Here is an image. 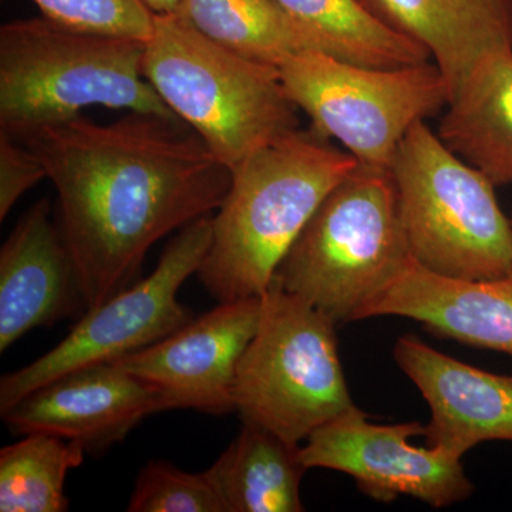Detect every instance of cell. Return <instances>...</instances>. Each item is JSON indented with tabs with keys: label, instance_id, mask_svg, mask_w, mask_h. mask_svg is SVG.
<instances>
[{
	"label": "cell",
	"instance_id": "6da1fadb",
	"mask_svg": "<svg viewBox=\"0 0 512 512\" xmlns=\"http://www.w3.org/2000/svg\"><path fill=\"white\" fill-rule=\"evenodd\" d=\"M16 140L55 185L87 311L133 285L150 248L217 211L231 187V170L194 130L153 114L111 124L77 116Z\"/></svg>",
	"mask_w": 512,
	"mask_h": 512
},
{
	"label": "cell",
	"instance_id": "7a4b0ae2",
	"mask_svg": "<svg viewBox=\"0 0 512 512\" xmlns=\"http://www.w3.org/2000/svg\"><path fill=\"white\" fill-rule=\"evenodd\" d=\"M359 165L313 128L291 131L231 171L197 276L220 302L261 298L330 191Z\"/></svg>",
	"mask_w": 512,
	"mask_h": 512
},
{
	"label": "cell",
	"instance_id": "3957f363",
	"mask_svg": "<svg viewBox=\"0 0 512 512\" xmlns=\"http://www.w3.org/2000/svg\"><path fill=\"white\" fill-rule=\"evenodd\" d=\"M144 42L46 18L0 28V131L18 138L89 107L183 121L143 74Z\"/></svg>",
	"mask_w": 512,
	"mask_h": 512
},
{
	"label": "cell",
	"instance_id": "277c9868",
	"mask_svg": "<svg viewBox=\"0 0 512 512\" xmlns=\"http://www.w3.org/2000/svg\"><path fill=\"white\" fill-rule=\"evenodd\" d=\"M143 74L231 171L299 128L278 67L225 49L175 13H154Z\"/></svg>",
	"mask_w": 512,
	"mask_h": 512
},
{
	"label": "cell",
	"instance_id": "5b68a950",
	"mask_svg": "<svg viewBox=\"0 0 512 512\" xmlns=\"http://www.w3.org/2000/svg\"><path fill=\"white\" fill-rule=\"evenodd\" d=\"M413 261L392 173L359 163L319 205L274 279L336 322H357Z\"/></svg>",
	"mask_w": 512,
	"mask_h": 512
},
{
	"label": "cell",
	"instance_id": "8992f818",
	"mask_svg": "<svg viewBox=\"0 0 512 512\" xmlns=\"http://www.w3.org/2000/svg\"><path fill=\"white\" fill-rule=\"evenodd\" d=\"M414 262L467 281L508 278L512 231L495 185L420 121L390 167Z\"/></svg>",
	"mask_w": 512,
	"mask_h": 512
},
{
	"label": "cell",
	"instance_id": "52a82bcc",
	"mask_svg": "<svg viewBox=\"0 0 512 512\" xmlns=\"http://www.w3.org/2000/svg\"><path fill=\"white\" fill-rule=\"evenodd\" d=\"M258 329L239 360L235 412L301 444L355 406L340 363L336 322L272 279Z\"/></svg>",
	"mask_w": 512,
	"mask_h": 512
},
{
	"label": "cell",
	"instance_id": "ba28073f",
	"mask_svg": "<svg viewBox=\"0 0 512 512\" xmlns=\"http://www.w3.org/2000/svg\"><path fill=\"white\" fill-rule=\"evenodd\" d=\"M279 74L316 133L338 140L360 164L384 170L407 133L450 101L434 62L373 69L308 52L282 64Z\"/></svg>",
	"mask_w": 512,
	"mask_h": 512
},
{
	"label": "cell",
	"instance_id": "9c48e42d",
	"mask_svg": "<svg viewBox=\"0 0 512 512\" xmlns=\"http://www.w3.org/2000/svg\"><path fill=\"white\" fill-rule=\"evenodd\" d=\"M212 217H202L178 232L156 271L106 302L83 313L72 332L23 369L2 377L0 413L57 377L82 367L113 363L173 335L194 319L178 301L184 282L210 249Z\"/></svg>",
	"mask_w": 512,
	"mask_h": 512
},
{
	"label": "cell",
	"instance_id": "30bf717a",
	"mask_svg": "<svg viewBox=\"0 0 512 512\" xmlns=\"http://www.w3.org/2000/svg\"><path fill=\"white\" fill-rule=\"evenodd\" d=\"M426 426L412 421L376 424L352 406L313 431L301 447L305 467L326 468L355 478L357 488L380 503L413 497L434 508L467 500L473 483L463 458L436 447H416Z\"/></svg>",
	"mask_w": 512,
	"mask_h": 512
},
{
	"label": "cell",
	"instance_id": "8fae6325",
	"mask_svg": "<svg viewBox=\"0 0 512 512\" xmlns=\"http://www.w3.org/2000/svg\"><path fill=\"white\" fill-rule=\"evenodd\" d=\"M261 309V298L220 302L173 335L114 363L156 387L167 410L235 412L239 360L258 329Z\"/></svg>",
	"mask_w": 512,
	"mask_h": 512
},
{
	"label": "cell",
	"instance_id": "7c38bea8",
	"mask_svg": "<svg viewBox=\"0 0 512 512\" xmlns=\"http://www.w3.org/2000/svg\"><path fill=\"white\" fill-rule=\"evenodd\" d=\"M167 410L161 393L117 363L73 370L2 412L12 433L55 434L99 453L126 439L151 414Z\"/></svg>",
	"mask_w": 512,
	"mask_h": 512
},
{
	"label": "cell",
	"instance_id": "4fadbf2b",
	"mask_svg": "<svg viewBox=\"0 0 512 512\" xmlns=\"http://www.w3.org/2000/svg\"><path fill=\"white\" fill-rule=\"evenodd\" d=\"M393 356L429 404L427 446L463 458L485 441L512 443V375L467 365L413 335L397 339Z\"/></svg>",
	"mask_w": 512,
	"mask_h": 512
},
{
	"label": "cell",
	"instance_id": "5bb4252c",
	"mask_svg": "<svg viewBox=\"0 0 512 512\" xmlns=\"http://www.w3.org/2000/svg\"><path fill=\"white\" fill-rule=\"evenodd\" d=\"M82 311V285L52 204L37 201L0 251V352L30 330Z\"/></svg>",
	"mask_w": 512,
	"mask_h": 512
},
{
	"label": "cell",
	"instance_id": "9a60e30c",
	"mask_svg": "<svg viewBox=\"0 0 512 512\" xmlns=\"http://www.w3.org/2000/svg\"><path fill=\"white\" fill-rule=\"evenodd\" d=\"M403 316L441 338L512 357V279L467 281L433 274L412 262L367 306L362 320Z\"/></svg>",
	"mask_w": 512,
	"mask_h": 512
},
{
	"label": "cell",
	"instance_id": "2e32d148",
	"mask_svg": "<svg viewBox=\"0 0 512 512\" xmlns=\"http://www.w3.org/2000/svg\"><path fill=\"white\" fill-rule=\"evenodd\" d=\"M359 2L386 28L430 53L446 79L450 100L484 60L512 50V0Z\"/></svg>",
	"mask_w": 512,
	"mask_h": 512
},
{
	"label": "cell",
	"instance_id": "e0dca14e",
	"mask_svg": "<svg viewBox=\"0 0 512 512\" xmlns=\"http://www.w3.org/2000/svg\"><path fill=\"white\" fill-rule=\"evenodd\" d=\"M439 137L495 185H512V50L488 57L451 97Z\"/></svg>",
	"mask_w": 512,
	"mask_h": 512
},
{
	"label": "cell",
	"instance_id": "ac0fdd59",
	"mask_svg": "<svg viewBox=\"0 0 512 512\" xmlns=\"http://www.w3.org/2000/svg\"><path fill=\"white\" fill-rule=\"evenodd\" d=\"M306 470L299 444L258 424L244 423L205 476L225 512H301Z\"/></svg>",
	"mask_w": 512,
	"mask_h": 512
},
{
	"label": "cell",
	"instance_id": "d6986e66",
	"mask_svg": "<svg viewBox=\"0 0 512 512\" xmlns=\"http://www.w3.org/2000/svg\"><path fill=\"white\" fill-rule=\"evenodd\" d=\"M175 15L225 49L278 69L302 53H325L278 0H183Z\"/></svg>",
	"mask_w": 512,
	"mask_h": 512
},
{
	"label": "cell",
	"instance_id": "ffe728a7",
	"mask_svg": "<svg viewBox=\"0 0 512 512\" xmlns=\"http://www.w3.org/2000/svg\"><path fill=\"white\" fill-rule=\"evenodd\" d=\"M278 2L336 59L373 69L433 62L423 46L386 28L359 0Z\"/></svg>",
	"mask_w": 512,
	"mask_h": 512
},
{
	"label": "cell",
	"instance_id": "44dd1931",
	"mask_svg": "<svg viewBox=\"0 0 512 512\" xmlns=\"http://www.w3.org/2000/svg\"><path fill=\"white\" fill-rule=\"evenodd\" d=\"M86 448L55 434L30 433L0 450V511L64 512L67 474L82 466Z\"/></svg>",
	"mask_w": 512,
	"mask_h": 512
},
{
	"label": "cell",
	"instance_id": "7402d4cb",
	"mask_svg": "<svg viewBox=\"0 0 512 512\" xmlns=\"http://www.w3.org/2000/svg\"><path fill=\"white\" fill-rule=\"evenodd\" d=\"M127 511L225 512L205 473H185L165 461H150L140 471Z\"/></svg>",
	"mask_w": 512,
	"mask_h": 512
},
{
	"label": "cell",
	"instance_id": "603a6c76",
	"mask_svg": "<svg viewBox=\"0 0 512 512\" xmlns=\"http://www.w3.org/2000/svg\"><path fill=\"white\" fill-rule=\"evenodd\" d=\"M43 18L80 32L146 42L154 13L143 0H32Z\"/></svg>",
	"mask_w": 512,
	"mask_h": 512
},
{
	"label": "cell",
	"instance_id": "cb8c5ba5",
	"mask_svg": "<svg viewBox=\"0 0 512 512\" xmlns=\"http://www.w3.org/2000/svg\"><path fill=\"white\" fill-rule=\"evenodd\" d=\"M47 178L39 157L9 134L0 131V221L8 217L16 202Z\"/></svg>",
	"mask_w": 512,
	"mask_h": 512
},
{
	"label": "cell",
	"instance_id": "d4e9b609",
	"mask_svg": "<svg viewBox=\"0 0 512 512\" xmlns=\"http://www.w3.org/2000/svg\"><path fill=\"white\" fill-rule=\"evenodd\" d=\"M143 2L156 15H167V13L177 12L183 0H143Z\"/></svg>",
	"mask_w": 512,
	"mask_h": 512
},
{
	"label": "cell",
	"instance_id": "484cf974",
	"mask_svg": "<svg viewBox=\"0 0 512 512\" xmlns=\"http://www.w3.org/2000/svg\"><path fill=\"white\" fill-rule=\"evenodd\" d=\"M510 222H511V231H512V215H511V218H510ZM508 278L512 279V265H511L510 275H508Z\"/></svg>",
	"mask_w": 512,
	"mask_h": 512
}]
</instances>
